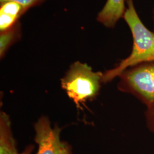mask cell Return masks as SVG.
Returning <instances> with one entry per match:
<instances>
[{"mask_svg":"<svg viewBox=\"0 0 154 154\" xmlns=\"http://www.w3.org/2000/svg\"><path fill=\"white\" fill-rule=\"evenodd\" d=\"M118 88L131 94L147 109L154 107V62L127 69L119 76Z\"/></svg>","mask_w":154,"mask_h":154,"instance_id":"3","label":"cell"},{"mask_svg":"<svg viewBox=\"0 0 154 154\" xmlns=\"http://www.w3.org/2000/svg\"><path fill=\"white\" fill-rule=\"evenodd\" d=\"M21 36L22 28L20 21L9 29L0 32V57L1 59L5 57L11 46L21 39Z\"/></svg>","mask_w":154,"mask_h":154,"instance_id":"8","label":"cell"},{"mask_svg":"<svg viewBox=\"0 0 154 154\" xmlns=\"http://www.w3.org/2000/svg\"><path fill=\"white\" fill-rule=\"evenodd\" d=\"M126 0H107L97 17V21L106 28H114L126 11Z\"/></svg>","mask_w":154,"mask_h":154,"instance_id":"5","label":"cell"},{"mask_svg":"<svg viewBox=\"0 0 154 154\" xmlns=\"http://www.w3.org/2000/svg\"><path fill=\"white\" fill-rule=\"evenodd\" d=\"M46 0H0V3L6 1H14L22 6L25 10L27 11L32 8L42 4Z\"/></svg>","mask_w":154,"mask_h":154,"instance_id":"9","label":"cell"},{"mask_svg":"<svg viewBox=\"0 0 154 154\" xmlns=\"http://www.w3.org/2000/svg\"><path fill=\"white\" fill-rule=\"evenodd\" d=\"M152 19H153V22H154V5L153 9H152Z\"/></svg>","mask_w":154,"mask_h":154,"instance_id":"12","label":"cell"},{"mask_svg":"<svg viewBox=\"0 0 154 154\" xmlns=\"http://www.w3.org/2000/svg\"><path fill=\"white\" fill-rule=\"evenodd\" d=\"M26 11L22 6L14 1L0 3V32L9 29L19 22Z\"/></svg>","mask_w":154,"mask_h":154,"instance_id":"6","label":"cell"},{"mask_svg":"<svg viewBox=\"0 0 154 154\" xmlns=\"http://www.w3.org/2000/svg\"><path fill=\"white\" fill-rule=\"evenodd\" d=\"M34 149V146L32 144H30L26 147L25 149L20 154H32Z\"/></svg>","mask_w":154,"mask_h":154,"instance_id":"11","label":"cell"},{"mask_svg":"<svg viewBox=\"0 0 154 154\" xmlns=\"http://www.w3.org/2000/svg\"><path fill=\"white\" fill-rule=\"evenodd\" d=\"M0 154H20L13 136L10 118L3 111L0 114Z\"/></svg>","mask_w":154,"mask_h":154,"instance_id":"7","label":"cell"},{"mask_svg":"<svg viewBox=\"0 0 154 154\" xmlns=\"http://www.w3.org/2000/svg\"><path fill=\"white\" fill-rule=\"evenodd\" d=\"M103 72H94L87 63L77 61L72 63L61 79V86L78 108L99 93Z\"/></svg>","mask_w":154,"mask_h":154,"instance_id":"2","label":"cell"},{"mask_svg":"<svg viewBox=\"0 0 154 154\" xmlns=\"http://www.w3.org/2000/svg\"><path fill=\"white\" fill-rule=\"evenodd\" d=\"M145 121L149 130L154 133V107L147 109L145 112Z\"/></svg>","mask_w":154,"mask_h":154,"instance_id":"10","label":"cell"},{"mask_svg":"<svg viewBox=\"0 0 154 154\" xmlns=\"http://www.w3.org/2000/svg\"><path fill=\"white\" fill-rule=\"evenodd\" d=\"M34 140L38 144L35 154H72V146L61 140V129L57 126H51L49 119L41 116L34 124Z\"/></svg>","mask_w":154,"mask_h":154,"instance_id":"4","label":"cell"},{"mask_svg":"<svg viewBox=\"0 0 154 154\" xmlns=\"http://www.w3.org/2000/svg\"><path fill=\"white\" fill-rule=\"evenodd\" d=\"M126 8L123 18L131 32L133 45L130 54L114 68L103 72V82L108 83L118 77L127 69L154 62V31L143 24L134 5V0H126Z\"/></svg>","mask_w":154,"mask_h":154,"instance_id":"1","label":"cell"}]
</instances>
